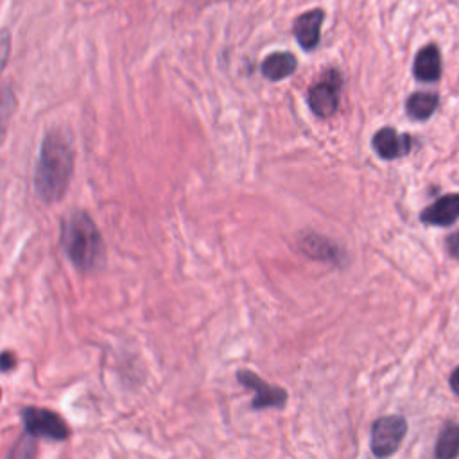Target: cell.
<instances>
[{"mask_svg":"<svg viewBox=\"0 0 459 459\" xmlns=\"http://www.w3.org/2000/svg\"><path fill=\"white\" fill-rule=\"evenodd\" d=\"M74 170V147L70 138L59 131L52 129L45 134L39 149V158L36 165L34 185L38 195L45 203L59 201L68 190Z\"/></svg>","mask_w":459,"mask_h":459,"instance_id":"cell-1","label":"cell"},{"mask_svg":"<svg viewBox=\"0 0 459 459\" xmlns=\"http://www.w3.org/2000/svg\"><path fill=\"white\" fill-rule=\"evenodd\" d=\"M61 244L70 262L81 271L99 269L104 260L102 237L93 219L82 210L68 212L61 221Z\"/></svg>","mask_w":459,"mask_h":459,"instance_id":"cell-2","label":"cell"},{"mask_svg":"<svg viewBox=\"0 0 459 459\" xmlns=\"http://www.w3.org/2000/svg\"><path fill=\"white\" fill-rule=\"evenodd\" d=\"M22 421L25 425L27 434L34 436V437L63 441L70 436V429H68L66 421L59 414H56L48 409L25 407L22 411Z\"/></svg>","mask_w":459,"mask_h":459,"instance_id":"cell-3","label":"cell"},{"mask_svg":"<svg viewBox=\"0 0 459 459\" xmlns=\"http://www.w3.org/2000/svg\"><path fill=\"white\" fill-rule=\"evenodd\" d=\"M407 423L402 416L378 418L371 427V452L377 457H387L394 454L405 437Z\"/></svg>","mask_w":459,"mask_h":459,"instance_id":"cell-4","label":"cell"},{"mask_svg":"<svg viewBox=\"0 0 459 459\" xmlns=\"http://www.w3.org/2000/svg\"><path fill=\"white\" fill-rule=\"evenodd\" d=\"M341 74L337 70H328L323 81L314 84L308 91V106L317 117H332L339 108L341 93Z\"/></svg>","mask_w":459,"mask_h":459,"instance_id":"cell-5","label":"cell"},{"mask_svg":"<svg viewBox=\"0 0 459 459\" xmlns=\"http://www.w3.org/2000/svg\"><path fill=\"white\" fill-rule=\"evenodd\" d=\"M237 380L255 391V398H253V409H283L285 402H287V393L285 389L278 387V385H271L267 384L264 378H260L256 373L247 371V369H240L237 371Z\"/></svg>","mask_w":459,"mask_h":459,"instance_id":"cell-6","label":"cell"},{"mask_svg":"<svg viewBox=\"0 0 459 459\" xmlns=\"http://www.w3.org/2000/svg\"><path fill=\"white\" fill-rule=\"evenodd\" d=\"M373 149L384 160H396L411 151V136L393 127H382L373 134Z\"/></svg>","mask_w":459,"mask_h":459,"instance_id":"cell-7","label":"cell"},{"mask_svg":"<svg viewBox=\"0 0 459 459\" xmlns=\"http://www.w3.org/2000/svg\"><path fill=\"white\" fill-rule=\"evenodd\" d=\"M420 219L432 226H452L459 219V194H446L427 206Z\"/></svg>","mask_w":459,"mask_h":459,"instance_id":"cell-8","label":"cell"},{"mask_svg":"<svg viewBox=\"0 0 459 459\" xmlns=\"http://www.w3.org/2000/svg\"><path fill=\"white\" fill-rule=\"evenodd\" d=\"M323 18H325V13L321 9L307 11L301 16L296 18L292 30H294V36H296L301 48L312 50V48L317 47Z\"/></svg>","mask_w":459,"mask_h":459,"instance_id":"cell-9","label":"cell"},{"mask_svg":"<svg viewBox=\"0 0 459 459\" xmlns=\"http://www.w3.org/2000/svg\"><path fill=\"white\" fill-rule=\"evenodd\" d=\"M414 77L423 82H434L441 77V54L436 45L423 47L416 57L412 66Z\"/></svg>","mask_w":459,"mask_h":459,"instance_id":"cell-10","label":"cell"},{"mask_svg":"<svg viewBox=\"0 0 459 459\" xmlns=\"http://www.w3.org/2000/svg\"><path fill=\"white\" fill-rule=\"evenodd\" d=\"M298 63L290 52H273L262 61V74L269 81H281L294 74Z\"/></svg>","mask_w":459,"mask_h":459,"instance_id":"cell-11","label":"cell"},{"mask_svg":"<svg viewBox=\"0 0 459 459\" xmlns=\"http://www.w3.org/2000/svg\"><path fill=\"white\" fill-rule=\"evenodd\" d=\"M439 97L432 91H414L405 102V111L412 120H427L432 117Z\"/></svg>","mask_w":459,"mask_h":459,"instance_id":"cell-12","label":"cell"},{"mask_svg":"<svg viewBox=\"0 0 459 459\" xmlns=\"http://www.w3.org/2000/svg\"><path fill=\"white\" fill-rule=\"evenodd\" d=\"M434 454L439 459H452L459 455V425L457 423L445 425V429L437 437Z\"/></svg>","mask_w":459,"mask_h":459,"instance_id":"cell-13","label":"cell"},{"mask_svg":"<svg viewBox=\"0 0 459 459\" xmlns=\"http://www.w3.org/2000/svg\"><path fill=\"white\" fill-rule=\"evenodd\" d=\"M14 106H16V99L13 95V91L9 88H2L0 90V145L5 138V133H7V127H9V120H11V115L14 111Z\"/></svg>","mask_w":459,"mask_h":459,"instance_id":"cell-14","label":"cell"},{"mask_svg":"<svg viewBox=\"0 0 459 459\" xmlns=\"http://www.w3.org/2000/svg\"><path fill=\"white\" fill-rule=\"evenodd\" d=\"M11 52V32L7 29H0V74L4 72Z\"/></svg>","mask_w":459,"mask_h":459,"instance_id":"cell-15","label":"cell"},{"mask_svg":"<svg viewBox=\"0 0 459 459\" xmlns=\"http://www.w3.org/2000/svg\"><path fill=\"white\" fill-rule=\"evenodd\" d=\"M446 247H448V253L452 256L459 258V231L446 237Z\"/></svg>","mask_w":459,"mask_h":459,"instance_id":"cell-16","label":"cell"},{"mask_svg":"<svg viewBox=\"0 0 459 459\" xmlns=\"http://www.w3.org/2000/svg\"><path fill=\"white\" fill-rule=\"evenodd\" d=\"M14 364H16V359L11 351L0 353V371H9L14 368Z\"/></svg>","mask_w":459,"mask_h":459,"instance_id":"cell-17","label":"cell"},{"mask_svg":"<svg viewBox=\"0 0 459 459\" xmlns=\"http://www.w3.org/2000/svg\"><path fill=\"white\" fill-rule=\"evenodd\" d=\"M450 387H452V391L459 396V368H455V369L452 371V375H450Z\"/></svg>","mask_w":459,"mask_h":459,"instance_id":"cell-18","label":"cell"}]
</instances>
